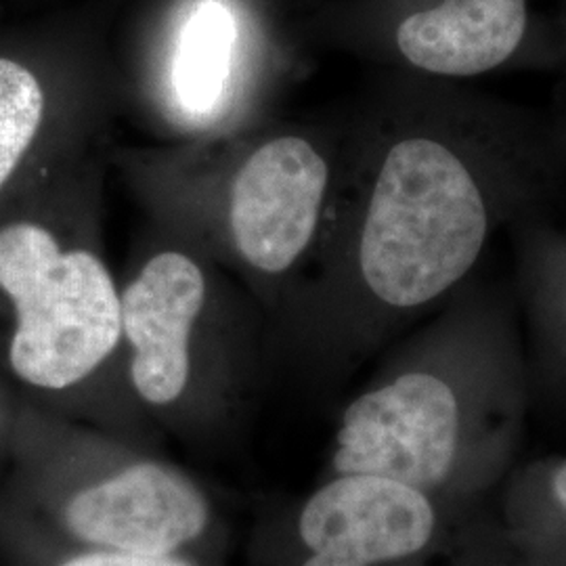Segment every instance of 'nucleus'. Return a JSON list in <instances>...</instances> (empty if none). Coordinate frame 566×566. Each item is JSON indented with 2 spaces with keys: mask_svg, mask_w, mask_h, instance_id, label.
Returning a JSON list of instances; mask_svg holds the SVG:
<instances>
[{
  "mask_svg": "<svg viewBox=\"0 0 566 566\" xmlns=\"http://www.w3.org/2000/svg\"><path fill=\"white\" fill-rule=\"evenodd\" d=\"M566 128L462 82L390 72L338 128L313 254L266 317V361L329 392L472 282L504 227L539 221Z\"/></svg>",
  "mask_w": 566,
  "mask_h": 566,
  "instance_id": "1",
  "label": "nucleus"
},
{
  "mask_svg": "<svg viewBox=\"0 0 566 566\" xmlns=\"http://www.w3.org/2000/svg\"><path fill=\"white\" fill-rule=\"evenodd\" d=\"M531 413L516 296L476 275L376 357L336 416L319 476H385L462 512L518 464Z\"/></svg>",
  "mask_w": 566,
  "mask_h": 566,
  "instance_id": "2",
  "label": "nucleus"
},
{
  "mask_svg": "<svg viewBox=\"0 0 566 566\" xmlns=\"http://www.w3.org/2000/svg\"><path fill=\"white\" fill-rule=\"evenodd\" d=\"M0 369L25 401L158 449L126 385L97 151L0 206Z\"/></svg>",
  "mask_w": 566,
  "mask_h": 566,
  "instance_id": "3",
  "label": "nucleus"
},
{
  "mask_svg": "<svg viewBox=\"0 0 566 566\" xmlns=\"http://www.w3.org/2000/svg\"><path fill=\"white\" fill-rule=\"evenodd\" d=\"M336 158L338 128L259 124L120 149L116 164L151 227L242 283L266 324L313 254Z\"/></svg>",
  "mask_w": 566,
  "mask_h": 566,
  "instance_id": "4",
  "label": "nucleus"
},
{
  "mask_svg": "<svg viewBox=\"0 0 566 566\" xmlns=\"http://www.w3.org/2000/svg\"><path fill=\"white\" fill-rule=\"evenodd\" d=\"M120 296L124 374L145 418L189 443L223 439L269 367L263 308L219 264L156 227Z\"/></svg>",
  "mask_w": 566,
  "mask_h": 566,
  "instance_id": "5",
  "label": "nucleus"
},
{
  "mask_svg": "<svg viewBox=\"0 0 566 566\" xmlns=\"http://www.w3.org/2000/svg\"><path fill=\"white\" fill-rule=\"evenodd\" d=\"M20 458L34 558L63 549L198 554L227 560L229 526L200 479L158 449L21 399Z\"/></svg>",
  "mask_w": 566,
  "mask_h": 566,
  "instance_id": "6",
  "label": "nucleus"
},
{
  "mask_svg": "<svg viewBox=\"0 0 566 566\" xmlns=\"http://www.w3.org/2000/svg\"><path fill=\"white\" fill-rule=\"evenodd\" d=\"M458 516L460 510L385 476H319L256 516L248 565L443 566Z\"/></svg>",
  "mask_w": 566,
  "mask_h": 566,
  "instance_id": "7",
  "label": "nucleus"
},
{
  "mask_svg": "<svg viewBox=\"0 0 566 566\" xmlns=\"http://www.w3.org/2000/svg\"><path fill=\"white\" fill-rule=\"evenodd\" d=\"M361 49L403 72L464 82L566 57V21L535 0H371L353 21Z\"/></svg>",
  "mask_w": 566,
  "mask_h": 566,
  "instance_id": "8",
  "label": "nucleus"
},
{
  "mask_svg": "<svg viewBox=\"0 0 566 566\" xmlns=\"http://www.w3.org/2000/svg\"><path fill=\"white\" fill-rule=\"evenodd\" d=\"M139 102L172 143L223 137L263 124L275 97L250 72L242 28L229 0H193L179 21L163 65Z\"/></svg>",
  "mask_w": 566,
  "mask_h": 566,
  "instance_id": "9",
  "label": "nucleus"
},
{
  "mask_svg": "<svg viewBox=\"0 0 566 566\" xmlns=\"http://www.w3.org/2000/svg\"><path fill=\"white\" fill-rule=\"evenodd\" d=\"M112 97L81 70L0 51V206L97 151Z\"/></svg>",
  "mask_w": 566,
  "mask_h": 566,
  "instance_id": "10",
  "label": "nucleus"
},
{
  "mask_svg": "<svg viewBox=\"0 0 566 566\" xmlns=\"http://www.w3.org/2000/svg\"><path fill=\"white\" fill-rule=\"evenodd\" d=\"M525 259L514 292L533 411L566 418V238L547 233L542 223L525 224Z\"/></svg>",
  "mask_w": 566,
  "mask_h": 566,
  "instance_id": "11",
  "label": "nucleus"
},
{
  "mask_svg": "<svg viewBox=\"0 0 566 566\" xmlns=\"http://www.w3.org/2000/svg\"><path fill=\"white\" fill-rule=\"evenodd\" d=\"M491 504L512 533L566 558V453L518 462Z\"/></svg>",
  "mask_w": 566,
  "mask_h": 566,
  "instance_id": "12",
  "label": "nucleus"
},
{
  "mask_svg": "<svg viewBox=\"0 0 566 566\" xmlns=\"http://www.w3.org/2000/svg\"><path fill=\"white\" fill-rule=\"evenodd\" d=\"M443 566H566V558L512 533L489 500L460 512Z\"/></svg>",
  "mask_w": 566,
  "mask_h": 566,
  "instance_id": "13",
  "label": "nucleus"
},
{
  "mask_svg": "<svg viewBox=\"0 0 566 566\" xmlns=\"http://www.w3.org/2000/svg\"><path fill=\"white\" fill-rule=\"evenodd\" d=\"M36 566H229L198 554L114 552V549H63L36 558Z\"/></svg>",
  "mask_w": 566,
  "mask_h": 566,
  "instance_id": "14",
  "label": "nucleus"
},
{
  "mask_svg": "<svg viewBox=\"0 0 566 566\" xmlns=\"http://www.w3.org/2000/svg\"><path fill=\"white\" fill-rule=\"evenodd\" d=\"M9 378L2 374V369H0V430L2 428H13L15 424V416H18V409H20L21 399L23 397H18V399H13L7 390H9Z\"/></svg>",
  "mask_w": 566,
  "mask_h": 566,
  "instance_id": "15",
  "label": "nucleus"
},
{
  "mask_svg": "<svg viewBox=\"0 0 566 566\" xmlns=\"http://www.w3.org/2000/svg\"><path fill=\"white\" fill-rule=\"evenodd\" d=\"M556 4H558V7H556V11H558V13H560V18L566 21V0H556Z\"/></svg>",
  "mask_w": 566,
  "mask_h": 566,
  "instance_id": "16",
  "label": "nucleus"
}]
</instances>
